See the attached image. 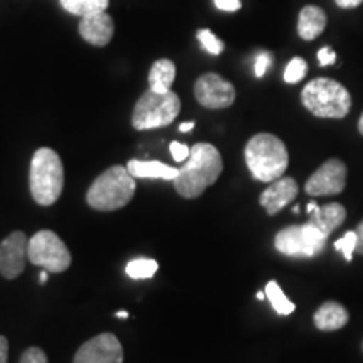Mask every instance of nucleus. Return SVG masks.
<instances>
[{"label":"nucleus","mask_w":363,"mask_h":363,"mask_svg":"<svg viewBox=\"0 0 363 363\" xmlns=\"http://www.w3.org/2000/svg\"><path fill=\"white\" fill-rule=\"evenodd\" d=\"M224 170L220 152L211 143H195L190 157L174 180L175 190L184 199H197L214 185Z\"/></svg>","instance_id":"obj_1"},{"label":"nucleus","mask_w":363,"mask_h":363,"mask_svg":"<svg viewBox=\"0 0 363 363\" xmlns=\"http://www.w3.org/2000/svg\"><path fill=\"white\" fill-rule=\"evenodd\" d=\"M246 165L259 182H274L284 175L289 165V153L284 142L271 133H257L244 148Z\"/></svg>","instance_id":"obj_2"},{"label":"nucleus","mask_w":363,"mask_h":363,"mask_svg":"<svg viewBox=\"0 0 363 363\" xmlns=\"http://www.w3.org/2000/svg\"><path fill=\"white\" fill-rule=\"evenodd\" d=\"M136 190L135 177L123 165H113L93 182L86 202L99 212H113L128 206Z\"/></svg>","instance_id":"obj_3"},{"label":"nucleus","mask_w":363,"mask_h":363,"mask_svg":"<svg viewBox=\"0 0 363 363\" xmlns=\"http://www.w3.org/2000/svg\"><path fill=\"white\" fill-rule=\"evenodd\" d=\"M30 195L39 206H52L65 189V167L52 148L35 150L29 170Z\"/></svg>","instance_id":"obj_4"},{"label":"nucleus","mask_w":363,"mask_h":363,"mask_svg":"<svg viewBox=\"0 0 363 363\" xmlns=\"http://www.w3.org/2000/svg\"><path fill=\"white\" fill-rule=\"evenodd\" d=\"M301 103L318 118L342 120L352 110V94L338 81L316 78L303 88Z\"/></svg>","instance_id":"obj_5"},{"label":"nucleus","mask_w":363,"mask_h":363,"mask_svg":"<svg viewBox=\"0 0 363 363\" xmlns=\"http://www.w3.org/2000/svg\"><path fill=\"white\" fill-rule=\"evenodd\" d=\"M180 108V98L174 91L157 93V91L148 89L135 104L131 125L135 130L140 131L163 128L179 116Z\"/></svg>","instance_id":"obj_6"},{"label":"nucleus","mask_w":363,"mask_h":363,"mask_svg":"<svg viewBox=\"0 0 363 363\" xmlns=\"http://www.w3.org/2000/svg\"><path fill=\"white\" fill-rule=\"evenodd\" d=\"M328 238L310 222L288 225L274 238L276 251L288 257H315L323 252Z\"/></svg>","instance_id":"obj_7"},{"label":"nucleus","mask_w":363,"mask_h":363,"mask_svg":"<svg viewBox=\"0 0 363 363\" xmlns=\"http://www.w3.org/2000/svg\"><path fill=\"white\" fill-rule=\"evenodd\" d=\"M29 261L49 272H62L71 266V252L52 230H39L29 239Z\"/></svg>","instance_id":"obj_8"},{"label":"nucleus","mask_w":363,"mask_h":363,"mask_svg":"<svg viewBox=\"0 0 363 363\" xmlns=\"http://www.w3.org/2000/svg\"><path fill=\"white\" fill-rule=\"evenodd\" d=\"M194 94L197 101L207 110H224L235 101V88L233 83L217 72H206L195 81Z\"/></svg>","instance_id":"obj_9"},{"label":"nucleus","mask_w":363,"mask_h":363,"mask_svg":"<svg viewBox=\"0 0 363 363\" xmlns=\"http://www.w3.org/2000/svg\"><path fill=\"white\" fill-rule=\"evenodd\" d=\"M347 185V165L338 158H330L308 179L305 190L311 197L338 195Z\"/></svg>","instance_id":"obj_10"},{"label":"nucleus","mask_w":363,"mask_h":363,"mask_svg":"<svg viewBox=\"0 0 363 363\" xmlns=\"http://www.w3.org/2000/svg\"><path fill=\"white\" fill-rule=\"evenodd\" d=\"M29 261V239L22 230H16L0 242V274L6 279L19 278Z\"/></svg>","instance_id":"obj_11"},{"label":"nucleus","mask_w":363,"mask_h":363,"mask_svg":"<svg viewBox=\"0 0 363 363\" xmlns=\"http://www.w3.org/2000/svg\"><path fill=\"white\" fill-rule=\"evenodd\" d=\"M72 363H123V347L113 333H101L81 345Z\"/></svg>","instance_id":"obj_12"},{"label":"nucleus","mask_w":363,"mask_h":363,"mask_svg":"<svg viewBox=\"0 0 363 363\" xmlns=\"http://www.w3.org/2000/svg\"><path fill=\"white\" fill-rule=\"evenodd\" d=\"M115 34V22L106 12H94L83 16L79 21V35L86 43L96 48H104L111 43Z\"/></svg>","instance_id":"obj_13"},{"label":"nucleus","mask_w":363,"mask_h":363,"mask_svg":"<svg viewBox=\"0 0 363 363\" xmlns=\"http://www.w3.org/2000/svg\"><path fill=\"white\" fill-rule=\"evenodd\" d=\"M298 190V182L293 177H281V179L271 182L269 187L261 194L259 202L267 214L274 216L296 199Z\"/></svg>","instance_id":"obj_14"},{"label":"nucleus","mask_w":363,"mask_h":363,"mask_svg":"<svg viewBox=\"0 0 363 363\" xmlns=\"http://www.w3.org/2000/svg\"><path fill=\"white\" fill-rule=\"evenodd\" d=\"M308 214H310L308 222L318 227L326 238H330V234L337 230L347 219V208L338 202L325 203V206L310 202L308 203Z\"/></svg>","instance_id":"obj_15"},{"label":"nucleus","mask_w":363,"mask_h":363,"mask_svg":"<svg viewBox=\"0 0 363 363\" xmlns=\"http://www.w3.org/2000/svg\"><path fill=\"white\" fill-rule=\"evenodd\" d=\"M348 320H350V315H348L347 308L337 301L323 303L313 315L315 326L321 331L342 330L348 323Z\"/></svg>","instance_id":"obj_16"},{"label":"nucleus","mask_w":363,"mask_h":363,"mask_svg":"<svg viewBox=\"0 0 363 363\" xmlns=\"http://www.w3.org/2000/svg\"><path fill=\"white\" fill-rule=\"evenodd\" d=\"M326 13L318 6H306L301 9L298 17V34L303 40H315L325 33Z\"/></svg>","instance_id":"obj_17"},{"label":"nucleus","mask_w":363,"mask_h":363,"mask_svg":"<svg viewBox=\"0 0 363 363\" xmlns=\"http://www.w3.org/2000/svg\"><path fill=\"white\" fill-rule=\"evenodd\" d=\"M126 169L135 179H162L174 182L180 169L157 160H130Z\"/></svg>","instance_id":"obj_18"},{"label":"nucleus","mask_w":363,"mask_h":363,"mask_svg":"<svg viewBox=\"0 0 363 363\" xmlns=\"http://www.w3.org/2000/svg\"><path fill=\"white\" fill-rule=\"evenodd\" d=\"M177 67L174 61L170 59H158L152 65L148 74V84L150 89L157 91V93H167L172 91V84L175 81Z\"/></svg>","instance_id":"obj_19"},{"label":"nucleus","mask_w":363,"mask_h":363,"mask_svg":"<svg viewBox=\"0 0 363 363\" xmlns=\"http://www.w3.org/2000/svg\"><path fill=\"white\" fill-rule=\"evenodd\" d=\"M61 6L72 16H88V13L103 12L110 6V0H61Z\"/></svg>","instance_id":"obj_20"},{"label":"nucleus","mask_w":363,"mask_h":363,"mask_svg":"<svg viewBox=\"0 0 363 363\" xmlns=\"http://www.w3.org/2000/svg\"><path fill=\"white\" fill-rule=\"evenodd\" d=\"M267 299L271 301V306L274 308V311L278 313V315H291L294 311V303H291L288 299V296L283 293V289H281V286L276 283V281H269V283L266 284V289H264Z\"/></svg>","instance_id":"obj_21"},{"label":"nucleus","mask_w":363,"mask_h":363,"mask_svg":"<svg viewBox=\"0 0 363 363\" xmlns=\"http://www.w3.org/2000/svg\"><path fill=\"white\" fill-rule=\"evenodd\" d=\"M158 271V262L155 259H148V257H138L128 262L126 266V274L131 279H148L155 276Z\"/></svg>","instance_id":"obj_22"},{"label":"nucleus","mask_w":363,"mask_h":363,"mask_svg":"<svg viewBox=\"0 0 363 363\" xmlns=\"http://www.w3.org/2000/svg\"><path fill=\"white\" fill-rule=\"evenodd\" d=\"M308 72V62L303 57H293L284 69V81L288 84H296L305 79Z\"/></svg>","instance_id":"obj_23"},{"label":"nucleus","mask_w":363,"mask_h":363,"mask_svg":"<svg viewBox=\"0 0 363 363\" xmlns=\"http://www.w3.org/2000/svg\"><path fill=\"white\" fill-rule=\"evenodd\" d=\"M197 39L199 43L202 44V48L206 49L208 54H212V56H219V54H222V51H224V43H222V40L217 38L211 29L199 30Z\"/></svg>","instance_id":"obj_24"},{"label":"nucleus","mask_w":363,"mask_h":363,"mask_svg":"<svg viewBox=\"0 0 363 363\" xmlns=\"http://www.w3.org/2000/svg\"><path fill=\"white\" fill-rule=\"evenodd\" d=\"M335 249L343 254L345 261L350 262L353 259V252L357 251V230H348L342 239L335 242Z\"/></svg>","instance_id":"obj_25"},{"label":"nucleus","mask_w":363,"mask_h":363,"mask_svg":"<svg viewBox=\"0 0 363 363\" xmlns=\"http://www.w3.org/2000/svg\"><path fill=\"white\" fill-rule=\"evenodd\" d=\"M19 363H49V362L44 350H40L38 347H30L22 353Z\"/></svg>","instance_id":"obj_26"},{"label":"nucleus","mask_w":363,"mask_h":363,"mask_svg":"<svg viewBox=\"0 0 363 363\" xmlns=\"http://www.w3.org/2000/svg\"><path fill=\"white\" fill-rule=\"evenodd\" d=\"M269 67H271V54L261 52L259 56L256 57V62H254V74H256V78H262Z\"/></svg>","instance_id":"obj_27"},{"label":"nucleus","mask_w":363,"mask_h":363,"mask_svg":"<svg viewBox=\"0 0 363 363\" xmlns=\"http://www.w3.org/2000/svg\"><path fill=\"white\" fill-rule=\"evenodd\" d=\"M170 153L174 157L175 162H185L190 157V148L185 143H179V142H172L170 143Z\"/></svg>","instance_id":"obj_28"},{"label":"nucleus","mask_w":363,"mask_h":363,"mask_svg":"<svg viewBox=\"0 0 363 363\" xmlns=\"http://www.w3.org/2000/svg\"><path fill=\"white\" fill-rule=\"evenodd\" d=\"M318 62H320V66L335 65V62H337V52L331 48H328V45H325V48H321L320 51H318Z\"/></svg>","instance_id":"obj_29"},{"label":"nucleus","mask_w":363,"mask_h":363,"mask_svg":"<svg viewBox=\"0 0 363 363\" xmlns=\"http://www.w3.org/2000/svg\"><path fill=\"white\" fill-rule=\"evenodd\" d=\"M214 4L219 11L224 12H235L242 7L240 0H214Z\"/></svg>","instance_id":"obj_30"},{"label":"nucleus","mask_w":363,"mask_h":363,"mask_svg":"<svg viewBox=\"0 0 363 363\" xmlns=\"http://www.w3.org/2000/svg\"><path fill=\"white\" fill-rule=\"evenodd\" d=\"M0 363H9V342L0 335Z\"/></svg>","instance_id":"obj_31"},{"label":"nucleus","mask_w":363,"mask_h":363,"mask_svg":"<svg viewBox=\"0 0 363 363\" xmlns=\"http://www.w3.org/2000/svg\"><path fill=\"white\" fill-rule=\"evenodd\" d=\"M355 230H357V251L355 252L362 254V256H363V219H362L360 224L357 225Z\"/></svg>","instance_id":"obj_32"},{"label":"nucleus","mask_w":363,"mask_h":363,"mask_svg":"<svg viewBox=\"0 0 363 363\" xmlns=\"http://www.w3.org/2000/svg\"><path fill=\"white\" fill-rule=\"evenodd\" d=\"M335 4L342 9H355L358 6H362L363 0H335Z\"/></svg>","instance_id":"obj_33"},{"label":"nucleus","mask_w":363,"mask_h":363,"mask_svg":"<svg viewBox=\"0 0 363 363\" xmlns=\"http://www.w3.org/2000/svg\"><path fill=\"white\" fill-rule=\"evenodd\" d=\"M194 126H195L194 121H187V123H182V125L179 126V130L184 131V133H187V131L194 130Z\"/></svg>","instance_id":"obj_34"},{"label":"nucleus","mask_w":363,"mask_h":363,"mask_svg":"<svg viewBox=\"0 0 363 363\" xmlns=\"http://www.w3.org/2000/svg\"><path fill=\"white\" fill-rule=\"evenodd\" d=\"M48 276H49V271H45V269L40 271V274H39V281H40V284H44L45 281H48Z\"/></svg>","instance_id":"obj_35"},{"label":"nucleus","mask_w":363,"mask_h":363,"mask_svg":"<svg viewBox=\"0 0 363 363\" xmlns=\"http://www.w3.org/2000/svg\"><path fill=\"white\" fill-rule=\"evenodd\" d=\"M115 315H116V318H121V320H125V318H128V316H130V313H126V311L121 310V311L115 313Z\"/></svg>","instance_id":"obj_36"},{"label":"nucleus","mask_w":363,"mask_h":363,"mask_svg":"<svg viewBox=\"0 0 363 363\" xmlns=\"http://www.w3.org/2000/svg\"><path fill=\"white\" fill-rule=\"evenodd\" d=\"M358 131H360V135L363 136V113H362L360 120H358Z\"/></svg>","instance_id":"obj_37"},{"label":"nucleus","mask_w":363,"mask_h":363,"mask_svg":"<svg viewBox=\"0 0 363 363\" xmlns=\"http://www.w3.org/2000/svg\"><path fill=\"white\" fill-rule=\"evenodd\" d=\"M264 296H266V293H262V291H259V293L256 294V298L259 299V301H262V299H264Z\"/></svg>","instance_id":"obj_38"}]
</instances>
